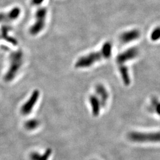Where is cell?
I'll return each mask as SVG.
<instances>
[{
    "instance_id": "cell-1",
    "label": "cell",
    "mask_w": 160,
    "mask_h": 160,
    "mask_svg": "<svg viewBox=\"0 0 160 160\" xmlns=\"http://www.w3.org/2000/svg\"><path fill=\"white\" fill-rule=\"evenodd\" d=\"M113 46L111 42H107L98 51L92 52L79 58L75 63L76 68H87L103 59H107L112 56Z\"/></svg>"
},
{
    "instance_id": "cell-2",
    "label": "cell",
    "mask_w": 160,
    "mask_h": 160,
    "mask_svg": "<svg viewBox=\"0 0 160 160\" xmlns=\"http://www.w3.org/2000/svg\"><path fill=\"white\" fill-rule=\"evenodd\" d=\"M23 63V53L20 50L12 52L10 55V67L4 76L6 82L14 80Z\"/></svg>"
},
{
    "instance_id": "cell-3",
    "label": "cell",
    "mask_w": 160,
    "mask_h": 160,
    "mask_svg": "<svg viewBox=\"0 0 160 160\" xmlns=\"http://www.w3.org/2000/svg\"><path fill=\"white\" fill-rule=\"evenodd\" d=\"M42 4H39L34 6L36 7V11L35 12V21L29 30L30 33L33 36L39 34L43 30L45 26L48 10L46 8L42 6Z\"/></svg>"
},
{
    "instance_id": "cell-4",
    "label": "cell",
    "mask_w": 160,
    "mask_h": 160,
    "mask_svg": "<svg viewBox=\"0 0 160 160\" xmlns=\"http://www.w3.org/2000/svg\"><path fill=\"white\" fill-rule=\"evenodd\" d=\"M128 138L131 141L135 142H159L160 133L131 132L128 135Z\"/></svg>"
},
{
    "instance_id": "cell-5",
    "label": "cell",
    "mask_w": 160,
    "mask_h": 160,
    "mask_svg": "<svg viewBox=\"0 0 160 160\" xmlns=\"http://www.w3.org/2000/svg\"><path fill=\"white\" fill-rule=\"evenodd\" d=\"M139 53V50L137 47L130 48L125 51L119 53L116 59L118 65L125 64L126 62L132 61L137 57Z\"/></svg>"
},
{
    "instance_id": "cell-6",
    "label": "cell",
    "mask_w": 160,
    "mask_h": 160,
    "mask_svg": "<svg viewBox=\"0 0 160 160\" xmlns=\"http://www.w3.org/2000/svg\"><path fill=\"white\" fill-rule=\"evenodd\" d=\"M40 96V92L38 90H35L32 93L30 97L23 104L21 107L20 113L23 116H28L32 112L36 104L38 102Z\"/></svg>"
},
{
    "instance_id": "cell-7",
    "label": "cell",
    "mask_w": 160,
    "mask_h": 160,
    "mask_svg": "<svg viewBox=\"0 0 160 160\" xmlns=\"http://www.w3.org/2000/svg\"><path fill=\"white\" fill-rule=\"evenodd\" d=\"M141 36V32L138 29H132L120 34L119 41L122 44H127L137 40Z\"/></svg>"
},
{
    "instance_id": "cell-8",
    "label": "cell",
    "mask_w": 160,
    "mask_h": 160,
    "mask_svg": "<svg viewBox=\"0 0 160 160\" xmlns=\"http://www.w3.org/2000/svg\"><path fill=\"white\" fill-rule=\"evenodd\" d=\"M95 94L100 100L102 108H104L109 98V92L106 88L102 84H97L95 88Z\"/></svg>"
},
{
    "instance_id": "cell-9",
    "label": "cell",
    "mask_w": 160,
    "mask_h": 160,
    "mask_svg": "<svg viewBox=\"0 0 160 160\" xmlns=\"http://www.w3.org/2000/svg\"><path fill=\"white\" fill-rule=\"evenodd\" d=\"M20 9L18 7H15L7 13L0 12V23H9L17 20L20 14Z\"/></svg>"
},
{
    "instance_id": "cell-10",
    "label": "cell",
    "mask_w": 160,
    "mask_h": 160,
    "mask_svg": "<svg viewBox=\"0 0 160 160\" xmlns=\"http://www.w3.org/2000/svg\"><path fill=\"white\" fill-rule=\"evenodd\" d=\"M89 102L92 109V114L94 116L97 117L100 114L102 108L100 100L96 94H92L89 97Z\"/></svg>"
},
{
    "instance_id": "cell-11",
    "label": "cell",
    "mask_w": 160,
    "mask_h": 160,
    "mask_svg": "<svg viewBox=\"0 0 160 160\" xmlns=\"http://www.w3.org/2000/svg\"><path fill=\"white\" fill-rule=\"evenodd\" d=\"M118 67H119V71L120 77L122 78L123 84L126 86L130 85L131 81V77H130L128 68L127 67L125 64L119 65Z\"/></svg>"
},
{
    "instance_id": "cell-12",
    "label": "cell",
    "mask_w": 160,
    "mask_h": 160,
    "mask_svg": "<svg viewBox=\"0 0 160 160\" xmlns=\"http://www.w3.org/2000/svg\"><path fill=\"white\" fill-rule=\"evenodd\" d=\"M52 152V149L49 148L47 149L43 154L33 152L30 155V160H48L51 155Z\"/></svg>"
},
{
    "instance_id": "cell-13",
    "label": "cell",
    "mask_w": 160,
    "mask_h": 160,
    "mask_svg": "<svg viewBox=\"0 0 160 160\" xmlns=\"http://www.w3.org/2000/svg\"><path fill=\"white\" fill-rule=\"evenodd\" d=\"M40 125V122L36 119H32L27 120L24 123V127L28 131H33L36 129Z\"/></svg>"
},
{
    "instance_id": "cell-14",
    "label": "cell",
    "mask_w": 160,
    "mask_h": 160,
    "mask_svg": "<svg viewBox=\"0 0 160 160\" xmlns=\"http://www.w3.org/2000/svg\"><path fill=\"white\" fill-rule=\"evenodd\" d=\"M160 30L159 28H157L156 29H155L151 35V40L153 41H156V40H158L160 38Z\"/></svg>"
},
{
    "instance_id": "cell-15",
    "label": "cell",
    "mask_w": 160,
    "mask_h": 160,
    "mask_svg": "<svg viewBox=\"0 0 160 160\" xmlns=\"http://www.w3.org/2000/svg\"><path fill=\"white\" fill-rule=\"evenodd\" d=\"M151 104H152V107H153V109L155 110H156V111H157V113H158V109H159L160 104H159V102H158V100H156V99H155V100L154 99V100L152 101Z\"/></svg>"
},
{
    "instance_id": "cell-16",
    "label": "cell",
    "mask_w": 160,
    "mask_h": 160,
    "mask_svg": "<svg viewBox=\"0 0 160 160\" xmlns=\"http://www.w3.org/2000/svg\"><path fill=\"white\" fill-rule=\"evenodd\" d=\"M44 1L45 0H31V2L33 6H35L36 4H42L44 2Z\"/></svg>"
}]
</instances>
